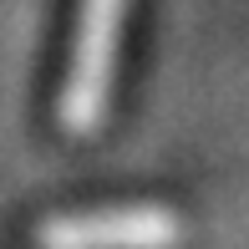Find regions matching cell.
Segmentation results:
<instances>
[{"label":"cell","instance_id":"7a4b0ae2","mask_svg":"<svg viewBox=\"0 0 249 249\" xmlns=\"http://www.w3.org/2000/svg\"><path fill=\"white\" fill-rule=\"evenodd\" d=\"M183 219L168 203H107L51 213L36 229V249H178Z\"/></svg>","mask_w":249,"mask_h":249},{"label":"cell","instance_id":"6da1fadb","mask_svg":"<svg viewBox=\"0 0 249 249\" xmlns=\"http://www.w3.org/2000/svg\"><path fill=\"white\" fill-rule=\"evenodd\" d=\"M127 5L132 0H76V31H71V51H66L61 92H56V127L66 138H92L112 117Z\"/></svg>","mask_w":249,"mask_h":249}]
</instances>
